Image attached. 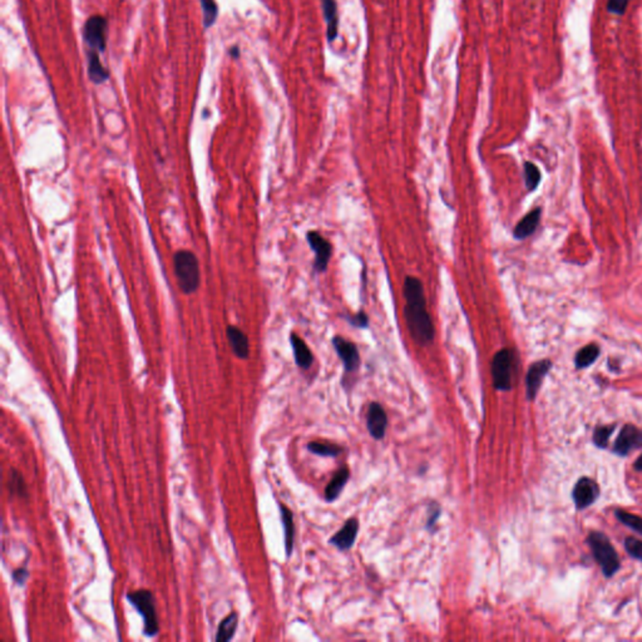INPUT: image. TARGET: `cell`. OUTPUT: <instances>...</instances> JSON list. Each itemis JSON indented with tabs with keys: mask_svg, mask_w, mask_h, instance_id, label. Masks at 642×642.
Returning a JSON list of instances; mask_svg holds the SVG:
<instances>
[{
	"mask_svg": "<svg viewBox=\"0 0 642 642\" xmlns=\"http://www.w3.org/2000/svg\"><path fill=\"white\" fill-rule=\"evenodd\" d=\"M306 240L309 246L315 253V264L314 267L318 272L327 271L329 261L333 253L331 244L324 239L318 231H310L306 235Z\"/></svg>",
	"mask_w": 642,
	"mask_h": 642,
	"instance_id": "7",
	"label": "cell"
},
{
	"mask_svg": "<svg viewBox=\"0 0 642 642\" xmlns=\"http://www.w3.org/2000/svg\"><path fill=\"white\" fill-rule=\"evenodd\" d=\"M107 29H108V22L103 15H92L87 19L86 23L83 25V40L86 43L88 50L97 52V53H105V47H107Z\"/></svg>",
	"mask_w": 642,
	"mask_h": 642,
	"instance_id": "5",
	"label": "cell"
},
{
	"mask_svg": "<svg viewBox=\"0 0 642 642\" xmlns=\"http://www.w3.org/2000/svg\"><path fill=\"white\" fill-rule=\"evenodd\" d=\"M280 512H281V521H283V527H284L286 555H288V557H290L292 550H294V537H295L294 516H292V512H291L290 509L285 505H281V503H280Z\"/></svg>",
	"mask_w": 642,
	"mask_h": 642,
	"instance_id": "19",
	"label": "cell"
},
{
	"mask_svg": "<svg viewBox=\"0 0 642 642\" xmlns=\"http://www.w3.org/2000/svg\"><path fill=\"white\" fill-rule=\"evenodd\" d=\"M366 426L374 439H383L388 426V417L379 403H371L366 415Z\"/></svg>",
	"mask_w": 642,
	"mask_h": 642,
	"instance_id": "11",
	"label": "cell"
},
{
	"mask_svg": "<svg viewBox=\"0 0 642 642\" xmlns=\"http://www.w3.org/2000/svg\"><path fill=\"white\" fill-rule=\"evenodd\" d=\"M513 364L514 357L509 349L495 352L492 361V378L495 389L500 391L512 389Z\"/></svg>",
	"mask_w": 642,
	"mask_h": 642,
	"instance_id": "6",
	"label": "cell"
},
{
	"mask_svg": "<svg viewBox=\"0 0 642 642\" xmlns=\"http://www.w3.org/2000/svg\"><path fill=\"white\" fill-rule=\"evenodd\" d=\"M439 514H440V509H439L438 505L434 503V509L431 511V518L428 519V528H432L433 525H435L437 519H438Z\"/></svg>",
	"mask_w": 642,
	"mask_h": 642,
	"instance_id": "33",
	"label": "cell"
},
{
	"mask_svg": "<svg viewBox=\"0 0 642 642\" xmlns=\"http://www.w3.org/2000/svg\"><path fill=\"white\" fill-rule=\"evenodd\" d=\"M599 346L595 345V344L585 346L576 355V360H574L576 366L577 368H587V366H590L592 363H595V360L599 358Z\"/></svg>",
	"mask_w": 642,
	"mask_h": 642,
	"instance_id": "22",
	"label": "cell"
},
{
	"mask_svg": "<svg viewBox=\"0 0 642 642\" xmlns=\"http://www.w3.org/2000/svg\"><path fill=\"white\" fill-rule=\"evenodd\" d=\"M403 292L405 299L404 315L408 329L413 339L420 345H426L432 343L435 330L432 318L426 310V295L421 281L419 278L409 275L404 278Z\"/></svg>",
	"mask_w": 642,
	"mask_h": 642,
	"instance_id": "1",
	"label": "cell"
},
{
	"mask_svg": "<svg viewBox=\"0 0 642 642\" xmlns=\"http://www.w3.org/2000/svg\"><path fill=\"white\" fill-rule=\"evenodd\" d=\"M525 186L530 191H533L537 188L538 184L541 181V172L536 165L531 162H525Z\"/></svg>",
	"mask_w": 642,
	"mask_h": 642,
	"instance_id": "26",
	"label": "cell"
},
{
	"mask_svg": "<svg viewBox=\"0 0 642 642\" xmlns=\"http://www.w3.org/2000/svg\"><path fill=\"white\" fill-rule=\"evenodd\" d=\"M28 577H29V572L27 571V568H18L13 572V580L15 581V583L18 585H23Z\"/></svg>",
	"mask_w": 642,
	"mask_h": 642,
	"instance_id": "32",
	"label": "cell"
},
{
	"mask_svg": "<svg viewBox=\"0 0 642 642\" xmlns=\"http://www.w3.org/2000/svg\"><path fill=\"white\" fill-rule=\"evenodd\" d=\"M127 599L142 616L143 634L149 637L156 636L160 631V625H158V616H157V610H156L154 593L144 588L136 590L127 595Z\"/></svg>",
	"mask_w": 642,
	"mask_h": 642,
	"instance_id": "3",
	"label": "cell"
},
{
	"mask_svg": "<svg viewBox=\"0 0 642 642\" xmlns=\"http://www.w3.org/2000/svg\"><path fill=\"white\" fill-rule=\"evenodd\" d=\"M333 345L335 352L339 355L340 360L344 364L345 371L354 373V371H358L359 365H360V357H359V350L357 345L352 341L341 338V336H334Z\"/></svg>",
	"mask_w": 642,
	"mask_h": 642,
	"instance_id": "8",
	"label": "cell"
},
{
	"mask_svg": "<svg viewBox=\"0 0 642 642\" xmlns=\"http://www.w3.org/2000/svg\"><path fill=\"white\" fill-rule=\"evenodd\" d=\"M290 343L297 366H300L301 369H309L314 363V357L309 346L306 345V343L295 333L291 334Z\"/></svg>",
	"mask_w": 642,
	"mask_h": 642,
	"instance_id": "15",
	"label": "cell"
},
{
	"mask_svg": "<svg viewBox=\"0 0 642 642\" xmlns=\"http://www.w3.org/2000/svg\"><path fill=\"white\" fill-rule=\"evenodd\" d=\"M308 449L311 453L321 457H336L343 451V448L339 445H333V443H319V442H311L308 445Z\"/></svg>",
	"mask_w": 642,
	"mask_h": 642,
	"instance_id": "23",
	"label": "cell"
},
{
	"mask_svg": "<svg viewBox=\"0 0 642 642\" xmlns=\"http://www.w3.org/2000/svg\"><path fill=\"white\" fill-rule=\"evenodd\" d=\"M226 336L229 340L230 348L235 354L236 358L242 359V360L248 358L250 343H248L246 334L244 333L240 327L229 325L226 329Z\"/></svg>",
	"mask_w": 642,
	"mask_h": 642,
	"instance_id": "14",
	"label": "cell"
},
{
	"mask_svg": "<svg viewBox=\"0 0 642 642\" xmlns=\"http://www.w3.org/2000/svg\"><path fill=\"white\" fill-rule=\"evenodd\" d=\"M173 270L179 290L186 295L196 292L201 284V271L197 256L190 250H179L173 253Z\"/></svg>",
	"mask_w": 642,
	"mask_h": 642,
	"instance_id": "2",
	"label": "cell"
},
{
	"mask_svg": "<svg viewBox=\"0 0 642 642\" xmlns=\"http://www.w3.org/2000/svg\"><path fill=\"white\" fill-rule=\"evenodd\" d=\"M635 468L637 470H642V454L640 457L637 458L636 463H635Z\"/></svg>",
	"mask_w": 642,
	"mask_h": 642,
	"instance_id": "35",
	"label": "cell"
},
{
	"mask_svg": "<svg viewBox=\"0 0 642 642\" xmlns=\"http://www.w3.org/2000/svg\"><path fill=\"white\" fill-rule=\"evenodd\" d=\"M230 56L232 57L234 59H237V58L240 57V50H239V48H237L236 45L230 50Z\"/></svg>",
	"mask_w": 642,
	"mask_h": 642,
	"instance_id": "34",
	"label": "cell"
},
{
	"mask_svg": "<svg viewBox=\"0 0 642 642\" xmlns=\"http://www.w3.org/2000/svg\"><path fill=\"white\" fill-rule=\"evenodd\" d=\"M349 477H350V472H349V468L346 465L341 467L335 473L333 479L327 484V489H325V498H327V502H334L339 497L341 491L344 489L346 483L349 481Z\"/></svg>",
	"mask_w": 642,
	"mask_h": 642,
	"instance_id": "20",
	"label": "cell"
},
{
	"mask_svg": "<svg viewBox=\"0 0 642 642\" xmlns=\"http://www.w3.org/2000/svg\"><path fill=\"white\" fill-rule=\"evenodd\" d=\"M359 521L357 518L348 519L345 525L338 533H335L333 537L330 538V544L338 547L340 551H348L352 548L355 539L358 536Z\"/></svg>",
	"mask_w": 642,
	"mask_h": 642,
	"instance_id": "13",
	"label": "cell"
},
{
	"mask_svg": "<svg viewBox=\"0 0 642 642\" xmlns=\"http://www.w3.org/2000/svg\"><path fill=\"white\" fill-rule=\"evenodd\" d=\"M239 626V615L236 612H231L218 625L215 640L218 642H227L235 636L236 630Z\"/></svg>",
	"mask_w": 642,
	"mask_h": 642,
	"instance_id": "21",
	"label": "cell"
},
{
	"mask_svg": "<svg viewBox=\"0 0 642 642\" xmlns=\"http://www.w3.org/2000/svg\"><path fill=\"white\" fill-rule=\"evenodd\" d=\"M550 360H541L532 364L525 377V387H527V396L530 401H533L537 396L541 384L544 382V377L551 369Z\"/></svg>",
	"mask_w": 642,
	"mask_h": 642,
	"instance_id": "12",
	"label": "cell"
},
{
	"mask_svg": "<svg viewBox=\"0 0 642 642\" xmlns=\"http://www.w3.org/2000/svg\"><path fill=\"white\" fill-rule=\"evenodd\" d=\"M539 218H541V209H536V210L531 211L530 214H527L517 223L516 229L513 231L514 237L517 240H523V239H527L528 236H531L537 229Z\"/></svg>",
	"mask_w": 642,
	"mask_h": 642,
	"instance_id": "18",
	"label": "cell"
},
{
	"mask_svg": "<svg viewBox=\"0 0 642 642\" xmlns=\"http://www.w3.org/2000/svg\"><path fill=\"white\" fill-rule=\"evenodd\" d=\"M642 431L635 426L626 424L618 434L613 445L615 451L620 456H627L631 451L641 448Z\"/></svg>",
	"mask_w": 642,
	"mask_h": 642,
	"instance_id": "9",
	"label": "cell"
},
{
	"mask_svg": "<svg viewBox=\"0 0 642 642\" xmlns=\"http://www.w3.org/2000/svg\"><path fill=\"white\" fill-rule=\"evenodd\" d=\"M613 429H615V426H599L593 434L595 445H599L601 448H605L606 445H609V439L611 437Z\"/></svg>",
	"mask_w": 642,
	"mask_h": 642,
	"instance_id": "28",
	"label": "cell"
},
{
	"mask_svg": "<svg viewBox=\"0 0 642 642\" xmlns=\"http://www.w3.org/2000/svg\"><path fill=\"white\" fill-rule=\"evenodd\" d=\"M587 541L606 577H611L616 574L620 568V558L610 539L604 533L592 532Z\"/></svg>",
	"mask_w": 642,
	"mask_h": 642,
	"instance_id": "4",
	"label": "cell"
},
{
	"mask_svg": "<svg viewBox=\"0 0 642 642\" xmlns=\"http://www.w3.org/2000/svg\"><path fill=\"white\" fill-rule=\"evenodd\" d=\"M8 488L9 492L17 495V497H27V484H25L24 478L22 473L17 470H12L9 473V481H8Z\"/></svg>",
	"mask_w": 642,
	"mask_h": 642,
	"instance_id": "25",
	"label": "cell"
},
{
	"mask_svg": "<svg viewBox=\"0 0 642 642\" xmlns=\"http://www.w3.org/2000/svg\"><path fill=\"white\" fill-rule=\"evenodd\" d=\"M202 8V17H204V29H209L216 23L218 18V6L216 0H200Z\"/></svg>",
	"mask_w": 642,
	"mask_h": 642,
	"instance_id": "24",
	"label": "cell"
},
{
	"mask_svg": "<svg viewBox=\"0 0 642 642\" xmlns=\"http://www.w3.org/2000/svg\"><path fill=\"white\" fill-rule=\"evenodd\" d=\"M625 547L631 556L642 561V541L636 538L629 537L625 542Z\"/></svg>",
	"mask_w": 642,
	"mask_h": 642,
	"instance_id": "29",
	"label": "cell"
},
{
	"mask_svg": "<svg viewBox=\"0 0 642 642\" xmlns=\"http://www.w3.org/2000/svg\"><path fill=\"white\" fill-rule=\"evenodd\" d=\"M321 4H322V12L325 17V23H327V40L333 43L334 39L338 37V29H339L338 6L335 0H321Z\"/></svg>",
	"mask_w": 642,
	"mask_h": 642,
	"instance_id": "16",
	"label": "cell"
},
{
	"mask_svg": "<svg viewBox=\"0 0 642 642\" xmlns=\"http://www.w3.org/2000/svg\"><path fill=\"white\" fill-rule=\"evenodd\" d=\"M348 321L352 324V327H361V329H365V327H368V325H369L368 315H366L365 313H363V311H360L358 314L348 318Z\"/></svg>",
	"mask_w": 642,
	"mask_h": 642,
	"instance_id": "31",
	"label": "cell"
},
{
	"mask_svg": "<svg viewBox=\"0 0 642 642\" xmlns=\"http://www.w3.org/2000/svg\"><path fill=\"white\" fill-rule=\"evenodd\" d=\"M630 0H609L607 3V9L612 14L622 15L626 12V8L629 6Z\"/></svg>",
	"mask_w": 642,
	"mask_h": 642,
	"instance_id": "30",
	"label": "cell"
},
{
	"mask_svg": "<svg viewBox=\"0 0 642 642\" xmlns=\"http://www.w3.org/2000/svg\"><path fill=\"white\" fill-rule=\"evenodd\" d=\"M599 494V488L596 482L590 478H581L576 483L574 489V500L578 509H583L591 506L595 500H597Z\"/></svg>",
	"mask_w": 642,
	"mask_h": 642,
	"instance_id": "10",
	"label": "cell"
},
{
	"mask_svg": "<svg viewBox=\"0 0 642 642\" xmlns=\"http://www.w3.org/2000/svg\"><path fill=\"white\" fill-rule=\"evenodd\" d=\"M616 517H618L621 523H624L625 525L630 527L631 530L639 532L640 535H642V517L636 516V514L625 512V511H618Z\"/></svg>",
	"mask_w": 642,
	"mask_h": 642,
	"instance_id": "27",
	"label": "cell"
},
{
	"mask_svg": "<svg viewBox=\"0 0 642 642\" xmlns=\"http://www.w3.org/2000/svg\"><path fill=\"white\" fill-rule=\"evenodd\" d=\"M88 57V78L94 84H102L110 78V72L100 62V57L97 52L87 50Z\"/></svg>",
	"mask_w": 642,
	"mask_h": 642,
	"instance_id": "17",
	"label": "cell"
}]
</instances>
